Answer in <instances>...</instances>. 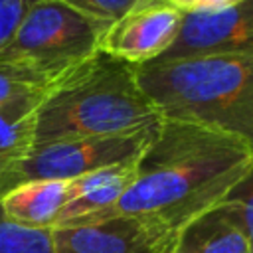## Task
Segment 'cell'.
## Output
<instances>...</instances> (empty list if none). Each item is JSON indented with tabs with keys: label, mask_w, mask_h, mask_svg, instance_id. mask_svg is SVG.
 <instances>
[{
	"label": "cell",
	"mask_w": 253,
	"mask_h": 253,
	"mask_svg": "<svg viewBox=\"0 0 253 253\" xmlns=\"http://www.w3.org/2000/svg\"><path fill=\"white\" fill-rule=\"evenodd\" d=\"M184 14L166 2L126 12L103 34L99 51L132 67L162 57L182 30Z\"/></svg>",
	"instance_id": "obj_7"
},
{
	"label": "cell",
	"mask_w": 253,
	"mask_h": 253,
	"mask_svg": "<svg viewBox=\"0 0 253 253\" xmlns=\"http://www.w3.org/2000/svg\"><path fill=\"white\" fill-rule=\"evenodd\" d=\"M38 0H0V49L14 36L26 12Z\"/></svg>",
	"instance_id": "obj_17"
},
{
	"label": "cell",
	"mask_w": 253,
	"mask_h": 253,
	"mask_svg": "<svg viewBox=\"0 0 253 253\" xmlns=\"http://www.w3.org/2000/svg\"><path fill=\"white\" fill-rule=\"evenodd\" d=\"M176 10H180L184 16L186 14H200V12H215L223 10L227 6H233L241 0H162Z\"/></svg>",
	"instance_id": "obj_18"
},
{
	"label": "cell",
	"mask_w": 253,
	"mask_h": 253,
	"mask_svg": "<svg viewBox=\"0 0 253 253\" xmlns=\"http://www.w3.org/2000/svg\"><path fill=\"white\" fill-rule=\"evenodd\" d=\"M55 253H170L176 233L134 215L51 227Z\"/></svg>",
	"instance_id": "obj_6"
},
{
	"label": "cell",
	"mask_w": 253,
	"mask_h": 253,
	"mask_svg": "<svg viewBox=\"0 0 253 253\" xmlns=\"http://www.w3.org/2000/svg\"><path fill=\"white\" fill-rule=\"evenodd\" d=\"M231 210L235 211V215L239 217L243 229L249 235L251 247H253V170L247 174V178L229 194V198L225 200Z\"/></svg>",
	"instance_id": "obj_16"
},
{
	"label": "cell",
	"mask_w": 253,
	"mask_h": 253,
	"mask_svg": "<svg viewBox=\"0 0 253 253\" xmlns=\"http://www.w3.org/2000/svg\"><path fill=\"white\" fill-rule=\"evenodd\" d=\"M71 200V180H30L0 200L2 213L20 225L51 229Z\"/></svg>",
	"instance_id": "obj_11"
},
{
	"label": "cell",
	"mask_w": 253,
	"mask_h": 253,
	"mask_svg": "<svg viewBox=\"0 0 253 253\" xmlns=\"http://www.w3.org/2000/svg\"><path fill=\"white\" fill-rule=\"evenodd\" d=\"M61 79H51V77L36 75L30 71L0 67V107L30 95H45Z\"/></svg>",
	"instance_id": "obj_14"
},
{
	"label": "cell",
	"mask_w": 253,
	"mask_h": 253,
	"mask_svg": "<svg viewBox=\"0 0 253 253\" xmlns=\"http://www.w3.org/2000/svg\"><path fill=\"white\" fill-rule=\"evenodd\" d=\"M136 162L109 166L71 180V200L61 211L57 225L85 223L111 210L132 184Z\"/></svg>",
	"instance_id": "obj_10"
},
{
	"label": "cell",
	"mask_w": 253,
	"mask_h": 253,
	"mask_svg": "<svg viewBox=\"0 0 253 253\" xmlns=\"http://www.w3.org/2000/svg\"><path fill=\"white\" fill-rule=\"evenodd\" d=\"M213 53H253V0L215 12L186 14L176 42L156 61Z\"/></svg>",
	"instance_id": "obj_8"
},
{
	"label": "cell",
	"mask_w": 253,
	"mask_h": 253,
	"mask_svg": "<svg viewBox=\"0 0 253 253\" xmlns=\"http://www.w3.org/2000/svg\"><path fill=\"white\" fill-rule=\"evenodd\" d=\"M156 128L36 144L22 168V184L30 180H75L109 166L138 160Z\"/></svg>",
	"instance_id": "obj_5"
},
{
	"label": "cell",
	"mask_w": 253,
	"mask_h": 253,
	"mask_svg": "<svg viewBox=\"0 0 253 253\" xmlns=\"http://www.w3.org/2000/svg\"><path fill=\"white\" fill-rule=\"evenodd\" d=\"M170 253H253L247 231L227 202L186 225Z\"/></svg>",
	"instance_id": "obj_12"
},
{
	"label": "cell",
	"mask_w": 253,
	"mask_h": 253,
	"mask_svg": "<svg viewBox=\"0 0 253 253\" xmlns=\"http://www.w3.org/2000/svg\"><path fill=\"white\" fill-rule=\"evenodd\" d=\"M45 95L0 107V200L22 184V168L36 146V113Z\"/></svg>",
	"instance_id": "obj_9"
},
{
	"label": "cell",
	"mask_w": 253,
	"mask_h": 253,
	"mask_svg": "<svg viewBox=\"0 0 253 253\" xmlns=\"http://www.w3.org/2000/svg\"><path fill=\"white\" fill-rule=\"evenodd\" d=\"M162 119L134 67L99 51L45 93L36 113V144L150 130Z\"/></svg>",
	"instance_id": "obj_2"
},
{
	"label": "cell",
	"mask_w": 253,
	"mask_h": 253,
	"mask_svg": "<svg viewBox=\"0 0 253 253\" xmlns=\"http://www.w3.org/2000/svg\"><path fill=\"white\" fill-rule=\"evenodd\" d=\"M251 170L253 148L245 140L198 123L162 119L136 162L128 190L91 221L134 215L178 235L223 204Z\"/></svg>",
	"instance_id": "obj_1"
},
{
	"label": "cell",
	"mask_w": 253,
	"mask_h": 253,
	"mask_svg": "<svg viewBox=\"0 0 253 253\" xmlns=\"http://www.w3.org/2000/svg\"><path fill=\"white\" fill-rule=\"evenodd\" d=\"M59 2L91 20L105 24H113L121 20L136 4V0H59Z\"/></svg>",
	"instance_id": "obj_15"
},
{
	"label": "cell",
	"mask_w": 253,
	"mask_h": 253,
	"mask_svg": "<svg viewBox=\"0 0 253 253\" xmlns=\"http://www.w3.org/2000/svg\"><path fill=\"white\" fill-rule=\"evenodd\" d=\"M0 253H55L51 229L20 225L0 210Z\"/></svg>",
	"instance_id": "obj_13"
},
{
	"label": "cell",
	"mask_w": 253,
	"mask_h": 253,
	"mask_svg": "<svg viewBox=\"0 0 253 253\" xmlns=\"http://www.w3.org/2000/svg\"><path fill=\"white\" fill-rule=\"evenodd\" d=\"M164 119L229 132L253 148V53H213L134 67Z\"/></svg>",
	"instance_id": "obj_3"
},
{
	"label": "cell",
	"mask_w": 253,
	"mask_h": 253,
	"mask_svg": "<svg viewBox=\"0 0 253 253\" xmlns=\"http://www.w3.org/2000/svg\"><path fill=\"white\" fill-rule=\"evenodd\" d=\"M109 26L59 0H38L0 49V67L61 79L99 53Z\"/></svg>",
	"instance_id": "obj_4"
},
{
	"label": "cell",
	"mask_w": 253,
	"mask_h": 253,
	"mask_svg": "<svg viewBox=\"0 0 253 253\" xmlns=\"http://www.w3.org/2000/svg\"><path fill=\"white\" fill-rule=\"evenodd\" d=\"M158 2H162V0H136V4L132 6V10H136V8H144V6H150V4H158Z\"/></svg>",
	"instance_id": "obj_19"
}]
</instances>
